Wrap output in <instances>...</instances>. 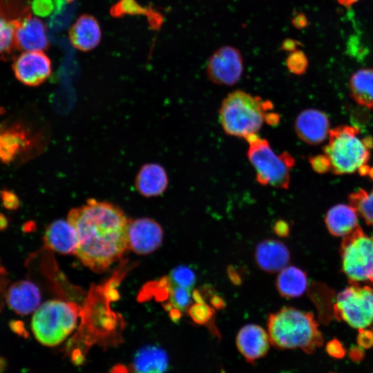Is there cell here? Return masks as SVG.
<instances>
[{"label":"cell","instance_id":"obj_1","mask_svg":"<svg viewBox=\"0 0 373 373\" xmlns=\"http://www.w3.org/2000/svg\"><path fill=\"white\" fill-rule=\"evenodd\" d=\"M67 220L78 236L76 256L96 273L106 271L129 249L130 220L117 205L93 198L72 209Z\"/></svg>","mask_w":373,"mask_h":373},{"label":"cell","instance_id":"obj_2","mask_svg":"<svg viewBox=\"0 0 373 373\" xmlns=\"http://www.w3.org/2000/svg\"><path fill=\"white\" fill-rule=\"evenodd\" d=\"M267 326L270 343L278 349L298 348L312 354L323 343L318 324L309 312L284 307L269 314Z\"/></svg>","mask_w":373,"mask_h":373},{"label":"cell","instance_id":"obj_3","mask_svg":"<svg viewBox=\"0 0 373 373\" xmlns=\"http://www.w3.org/2000/svg\"><path fill=\"white\" fill-rule=\"evenodd\" d=\"M272 108L270 101L236 90L223 99L219 121L226 134L246 139L260 129L265 122V111Z\"/></svg>","mask_w":373,"mask_h":373},{"label":"cell","instance_id":"obj_4","mask_svg":"<svg viewBox=\"0 0 373 373\" xmlns=\"http://www.w3.org/2000/svg\"><path fill=\"white\" fill-rule=\"evenodd\" d=\"M78 309L75 304L49 300L34 312L31 329L42 345L52 347L61 343L75 329Z\"/></svg>","mask_w":373,"mask_h":373},{"label":"cell","instance_id":"obj_5","mask_svg":"<svg viewBox=\"0 0 373 373\" xmlns=\"http://www.w3.org/2000/svg\"><path fill=\"white\" fill-rule=\"evenodd\" d=\"M245 140L249 144L247 157L255 169L257 182L264 186L288 189L290 171L295 164L293 156L286 151L276 154L269 141L257 133Z\"/></svg>","mask_w":373,"mask_h":373},{"label":"cell","instance_id":"obj_6","mask_svg":"<svg viewBox=\"0 0 373 373\" xmlns=\"http://www.w3.org/2000/svg\"><path fill=\"white\" fill-rule=\"evenodd\" d=\"M358 134L359 129L354 126H340L330 129L329 142L323 151L330 160L333 173H352L367 164L370 149Z\"/></svg>","mask_w":373,"mask_h":373},{"label":"cell","instance_id":"obj_7","mask_svg":"<svg viewBox=\"0 0 373 373\" xmlns=\"http://www.w3.org/2000/svg\"><path fill=\"white\" fill-rule=\"evenodd\" d=\"M340 251L342 269L350 282L373 285V238L358 227L344 238Z\"/></svg>","mask_w":373,"mask_h":373},{"label":"cell","instance_id":"obj_8","mask_svg":"<svg viewBox=\"0 0 373 373\" xmlns=\"http://www.w3.org/2000/svg\"><path fill=\"white\" fill-rule=\"evenodd\" d=\"M334 316L358 329L365 328L373 322V289L358 283L341 291L334 305Z\"/></svg>","mask_w":373,"mask_h":373},{"label":"cell","instance_id":"obj_9","mask_svg":"<svg viewBox=\"0 0 373 373\" xmlns=\"http://www.w3.org/2000/svg\"><path fill=\"white\" fill-rule=\"evenodd\" d=\"M43 147L40 133H33L20 123L0 126V161L11 163L35 155Z\"/></svg>","mask_w":373,"mask_h":373},{"label":"cell","instance_id":"obj_10","mask_svg":"<svg viewBox=\"0 0 373 373\" xmlns=\"http://www.w3.org/2000/svg\"><path fill=\"white\" fill-rule=\"evenodd\" d=\"M31 10V0H0V56L2 58L17 50V30L32 16Z\"/></svg>","mask_w":373,"mask_h":373},{"label":"cell","instance_id":"obj_11","mask_svg":"<svg viewBox=\"0 0 373 373\" xmlns=\"http://www.w3.org/2000/svg\"><path fill=\"white\" fill-rule=\"evenodd\" d=\"M243 68V57L240 50L231 46H224L209 57L206 71L213 84L232 86L239 81Z\"/></svg>","mask_w":373,"mask_h":373},{"label":"cell","instance_id":"obj_12","mask_svg":"<svg viewBox=\"0 0 373 373\" xmlns=\"http://www.w3.org/2000/svg\"><path fill=\"white\" fill-rule=\"evenodd\" d=\"M15 77L28 86H37L51 75L52 64L44 51H25L12 63Z\"/></svg>","mask_w":373,"mask_h":373},{"label":"cell","instance_id":"obj_13","mask_svg":"<svg viewBox=\"0 0 373 373\" xmlns=\"http://www.w3.org/2000/svg\"><path fill=\"white\" fill-rule=\"evenodd\" d=\"M163 229L155 220L141 218L130 221L128 248L137 254H149L158 249L163 240Z\"/></svg>","mask_w":373,"mask_h":373},{"label":"cell","instance_id":"obj_14","mask_svg":"<svg viewBox=\"0 0 373 373\" xmlns=\"http://www.w3.org/2000/svg\"><path fill=\"white\" fill-rule=\"evenodd\" d=\"M294 128L298 137L311 145L323 142L330 131L327 115L316 109H307L300 112L295 120Z\"/></svg>","mask_w":373,"mask_h":373},{"label":"cell","instance_id":"obj_15","mask_svg":"<svg viewBox=\"0 0 373 373\" xmlns=\"http://www.w3.org/2000/svg\"><path fill=\"white\" fill-rule=\"evenodd\" d=\"M236 343L240 353L249 363H254L266 355L271 344L268 333L256 324H247L241 327Z\"/></svg>","mask_w":373,"mask_h":373},{"label":"cell","instance_id":"obj_16","mask_svg":"<svg viewBox=\"0 0 373 373\" xmlns=\"http://www.w3.org/2000/svg\"><path fill=\"white\" fill-rule=\"evenodd\" d=\"M5 298L15 313L28 315L35 312L41 305V294L33 282L22 280L9 286L5 293Z\"/></svg>","mask_w":373,"mask_h":373},{"label":"cell","instance_id":"obj_17","mask_svg":"<svg viewBox=\"0 0 373 373\" xmlns=\"http://www.w3.org/2000/svg\"><path fill=\"white\" fill-rule=\"evenodd\" d=\"M69 41L76 49L88 52L95 49L102 39V30L97 19L88 14L80 15L68 31Z\"/></svg>","mask_w":373,"mask_h":373},{"label":"cell","instance_id":"obj_18","mask_svg":"<svg viewBox=\"0 0 373 373\" xmlns=\"http://www.w3.org/2000/svg\"><path fill=\"white\" fill-rule=\"evenodd\" d=\"M15 46L17 50L23 52L48 49L47 27L44 21L32 15L26 19L17 30Z\"/></svg>","mask_w":373,"mask_h":373},{"label":"cell","instance_id":"obj_19","mask_svg":"<svg viewBox=\"0 0 373 373\" xmlns=\"http://www.w3.org/2000/svg\"><path fill=\"white\" fill-rule=\"evenodd\" d=\"M46 246L61 254H76L78 236L75 227L65 220H57L46 229L44 235Z\"/></svg>","mask_w":373,"mask_h":373},{"label":"cell","instance_id":"obj_20","mask_svg":"<svg viewBox=\"0 0 373 373\" xmlns=\"http://www.w3.org/2000/svg\"><path fill=\"white\" fill-rule=\"evenodd\" d=\"M254 256L257 265L269 273L281 271L290 260L287 247L281 241L274 239L261 241L256 246Z\"/></svg>","mask_w":373,"mask_h":373},{"label":"cell","instance_id":"obj_21","mask_svg":"<svg viewBox=\"0 0 373 373\" xmlns=\"http://www.w3.org/2000/svg\"><path fill=\"white\" fill-rule=\"evenodd\" d=\"M168 175L163 166L157 163L144 164L137 172L135 186L143 196L151 198L160 195L167 189Z\"/></svg>","mask_w":373,"mask_h":373},{"label":"cell","instance_id":"obj_22","mask_svg":"<svg viewBox=\"0 0 373 373\" xmlns=\"http://www.w3.org/2000/svg\"><path fill=\"white\" fill-rule=\"evenodd\" d=\"M325 222L329 233L338 237L346 236L360 227L356 210L352 206L343 204L329 209Z\"/></svg>","mask_w":373,"mask_h":373},{"label":"cell","instance_id":"obj_23","mask_svg":"<svg viewBox=\"0 0 373 373\" xmlns=\"http://www.w3.org/2000/svg\"><path fill=\"white\" fill-rule=\"evenodd\" d=\"M169 366L165 351L155 345H148L140 349L133 359L136 373H164Z\"/></svg>","mask_w":373,"mask_h":373},{"label":"cell","instance_id":"obj_24","mask_svg":"<svg viewBox=\"0 0 373 373\" xmlns=\"http://www.w3.org/2000/svg\"><path fill=\"white\" fill-rule=\"evenodd\" d=\"M306 273L294 266H287L280 271L276 279V288L281 296L287 298H297L307 289Z\"/></svg>","mask_w":373,"mask_h":373},{"label":"cell","instance_id":"obj_25","mask_svg":"<svg viewBox=\"0 0 373 373\" xmlns=\"http://www.w3.org/2000/svg\"><path fill=\"white\" fill-rule=\"evenodd\" d=\"M350 88L352 99L358 105L373 109V69L356 71L350 78Z\"/></svg>","mask_w":373,"mask_h":373},{"label":"cell","instance_id":"obj_26","mask_svg":"<svg viewBox=\"0 0 373 373\" xmlns=\"http://www.w3.org/2000/svg\"><path fill=\"white\" fill-rule=\"evenodd\" d=\"M113 17H122L125 15H144L146 16L153 29H159L163 22V16L152 8H144L135 0H119L110 9Z\"/></svg>","mask_w":373,"mask_h":373},{"label":"cell","instance_id":"obj_27","mask_svg":"<svg viewBox=\"0 0 373 373\" xmlns=\"http://www.w3.org/2000/svg\"><path fill=\"white\" fill-rule=\"evenodd\" d=\"M349 202L364 219L365 222L373 225V190L370 193L360 189L349 195Z\"/></svg>","mask_w":373,"mask_h":373},{"label":"cell","instance_id":"obj_28","mask_svg":"<svg viewBox=\"0 0 373 373\" xmlns=\"http://www.w3.org/2000/svg\"><path fill=\"white\" fill-rule=\"evenodd\" d=\"M169 302L166 309L171 310L173 308L185 312L191 305L192 294L190 289L172 285L169 293Z\"/></svg>","mask_w":373,"mask_h":373},{"label":"cell","instance_id":"obj_29","mask_svg":"<svg viewBox=\"0 0 373 373\" xmlns=\"http://www.w3.org/2000/svg\"><path fill=\"white\" fill-rule=\"evenodd\" d=\"M168 277L172 285L190 289L194 286L196 280L194 271L186 265L175 267L171 271Z\"/></svg>","mask_w":373,"mask_h":373},{"label":"cell","instance_id":"obj_30","mask_svg":"<svg viewBox=\"0 0 373 373\" xmlns=\"http://www.w3.org/2000/svg\"><path fill=\"white\" fill-rule=\"evenodd\" d=\"M188 312L191 320L200 325L209 324L215 314L214 308L205 302L192 304L188 309Z\"/></svg>","mask_w":373,"mask_h":373},{"label":"cell","instance_id":"obj_31","mask_svg":"<svg viewBox=\"0 0 373 373\" xmlns=\"http://www.w3.org/2000/svg\"><path fill=\"white\" fill-rule=\"evenodd\" d=\"M286 66L293 74L300 75L305 73L308 66L306 55L300 49L294 50L286 59Z\"/></svg>","mask_w":373,"mask_h":373},{"label":"cell","instance_id":"obj_32","mask_svg":"<svg viewBox=\"0 0 373 373\" xmlns=\"http://www.w3.org/2000/svg\"><path fill=\"white\" fill-rule=\"evenodd\" d=\"M309 162L312 169L318 173H325L331 170L330 160L325 153L310 157Z\"/></svg>","mask_w":373,"mask_h":373},{"label":"cell","instance_id":"obj_33","mask_svg":"<svg viewBox=\"0 0 373 373\" xmlns=\"http://www.w3.org/2000/svg\"><path fill=\"white\" fill-rule=\"evenodd\" d=\"M0 197L4 207L9 210H16L19 208L20 202L17 195L9 190L0 191Z\"/></svg>","mask_w":373,"mask_h":373},{"label":"cell","instance_id":"obj_34","mask_svg":"<svg viewBox=\"0 0 373 373\" xmlns=\"http://www.w3.org/2000/svg\"><path fill=\"white\" fill-rule=\"evenodd\" d=\"M325 349L330 356L338 359L343 358L346 354L343 344L336 338H333L327 342Z\"/></svg>","mask_w":373,"mask_h":373},{"label":"cell","instance_id":"obj_35","mask_svg":"<svg viewBox=\"0 0 373 373\" xmlns=\"http://www.w3.org/2000/svg\"><path fill=\"white\" fill-rule=\"evenodd\" d=\"M358 329L359 332L357 336L358 345L363 349L371 348L373 346V331L365 328Z\"/></svg>","mask_w":373,"mask_h":373},{"label":"cell","instance_id":"obj_36","mask_svg":"<svg viewBox=\"0 0 373 373\" xmlns=\"http://www.w3.org/2000/svg\"><path fill=\"white\" fill-rule=\"evenodd\" d=\"M52 8L50 0H35L32 3V9L39 15H48Z\"/></svg>","mask_w":373,"mask_h":373},{"label":"cell","instance_id":"obj_37","mask_svg":"<svg viewBox=\"0 0 373 373\" xmlns=\"http://www.w3.org/2000/svg\"><path fill=\"white\" fill-rule=\"evenodd\" d=\"M274 232L279 237L285 238L289 235L290 227L289 224L283 220H278L274 224Z\"/></svg>","mask_w":373,"mask_h":373},{"label":"cell","instance_id":"obj_38","mask_svg":"<svg viewBox=\"0 0 373 373\" xmlns=\"http://www.w3.org/2000/svg\"><path fill=\"white\" fill-rule=\"evenodd\" d=\"M302 46V43L297 39L287 38L281 43L280 49L283 51L291 52L298 49Z\"/></svg>","mask_w":373,"mask_h":373},{"label":"cell","instance_id":"obj_39","mask_svg":"<svg viewBox=\"0 0 373 373\" xmlns=\"http://www.w3.org/2000/svg\"><path fill=\"white\" fill-rule=\"evenodd\" d=\"M291 23L296 29H303L308 26L309 21L303 12H296L291 19Z\"/></svg>","mask_w":373,"mask_h":373},{"label":"cell","instance_id":"obj_40","mask_svg":"<svg viewBox=\"0 0 373 373\" xmlns=\"http://www.w3.org/2000/svg\"><path fill=\"white\" fill-rule=\"evenodd\" d=\"M351 361L355 363H359L364 359L365 352L363 348L360 346L352 345L348 352Z\"/></svg>","mask_w":373,"mask_h":373},{"label":"cell","instance_id":"obj_41","mask_svg":"<svg viewBox=\"0 0 373 373\" xmlns=\"http://www.w3.org/2000/svg\"><path fill=\"white\" fill-rule=\"evenodd\" d=\"M213 308L216 309H222L226 306L224 300L220 296L213 294L210 300Z\"/></svg>","mask_w":373,"mask_h":373},{"label":"cell","instance_id":"obj_42","mask_svg":"<svg viewBox=\"0 0 373 373\" xmlns=\"http://www.w3.org/2000/svg\"><path fill=\"white\" fill-rule=\"evenodd\" d=\"M227 274L230 280L235 285H240L242 282L240 276L238 271L232 266H229L227 269Z\"/></svg>","mask_w":373,"mask_h":373},{"label":"cell","instance_id":"obj_43","mask_svg":"<svg viewBox=\"0 0 373 373\" xmlns=\"http://www.w3.org/2000/svg\"><path fill=\"white\" fill-rule=\"evenodd\" d=\"M10 327L19 335H24L26 332L23 324L19 321H12L10 323Z\"/></svg>","mask_w":373,"mask_h":373},{"label":"cell","instance_id":"obj_44","mask_svg":"<svg viewBox=\"0 0 373 373\" xmlns=\"http://www.w3.org/2000/svg\"><path fill=\"white\" fill-rule=\"evenodd\" d=\"M370 169V167L369 166V165L365 164L358 169V172L361 175L364 176V175H368Z\"/></svg>","mask_w":373,"mask_h":373},{"label":"cell","instance_id":"obj_45","mask_svg":"<svg viewBox=\"0 0 373 373\" xmlns=\"http://www.w3.org/2000/svg\"><path fill=\"white\" fill-rule=\"evenodd\" d=\"M8 220L1 213H0V230H4L8 227Z\"/></svg>","mask_w":373,"mask_h":373},{"label":"cell","instance_id":"obj_46","mask_svg":"<svg viewBox=\"0 0 373 373\" xmlns=\"http://www.w3.org/2000/svg\"><path fill=\"white\" fill-rule=\"evenodd\" d=\"M358 0H337V1L345 7H350L356 3Z\"/></svg>","mask_w":373,"mask_h":373},{"label":"cell","instance_id":"obj_47","mask_svg":"<svg viewBox=\"0 0 373 373\" xmlns=\"http://www.w3.org/2000/svg\"><path fill=\"white\" fill-rule=\"evenodd\" d=\"M2 271L0 272V279L2 278H4L3 277L4 276ZM3 283H4L3 280H0V300H1V296L3 294V293H2V291H3Z\"/></svg>","mask_w":373,"mask_h":373},{"label":"cell","instance_id":"obj_48","mask_svg":"<svg viewBox=\"0 0 373 373\" xmlns=\"http://www.w3.org/2000/svg\"><path fill=\"white\" fill-rule=\"evenodd\" d=\"M368 175L373 180V167L370 168V169L369 171V173H368Z\"/></svg>","mask_w":373,"mask_h":373},{"label":"cell","instance_id":"obj_49","mask_svg":"<svg viewBox=\"0 0 373 373\" xmlns=\"http://www.w3.org/2000/svg\"><path fill=\"white\" fill-rule=\"evenodd\" d=\"M3 112V109L2 108H0V115L2 114Z\"/></svg>","mask_w":373,"mask_h":373},{"label":"cell","instance_id":"obj_50","mask_svg":"<svg viewBox=\"0 0 373 373\" xmlns=\"http://www.w3.org/2000/svg\"><path fill=\"white\" fill-rule=\"evenodd\" d=\"M68 2H70L71 1H73V0H67Z\"/></svg>","mask_w":373,"mask_h":373},{"label":"cell","instance_id":"obj_51","mask_svg":"<svg viewBox=\"0 0 373 373\" xmlns=\"http://www.w3.org/2000/svg\"><path fill=\"white\" fill-rule=\"evenodd\" d=\"M330 373H334V372H330Z\"/></svg>","mask_w":373,"mask_h":373}]
</instances>
